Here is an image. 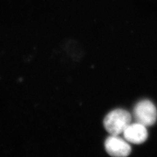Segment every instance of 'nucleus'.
Masks as SVG:
<instances>
[{"label":"nucleus","mask_w":157,"mask_h":157,"mask_svg":"<svg viewBox=\"0 0 157 157\" xmlns=\"http://www.w3.org/2000/svg\"><path fill=\"white\" fill-rule=\"evenodd\" d=\"M125 140L134 144L144 143L147 140L148 133L146 126L138 122L130 124L123 132Z\"/></svg>","instance_id":"4"},{"label":"nucleus","mask_w":157,"mask_h":157,"mask_svg":"<svg viewBox=\"0 0 157 157\" xmlns=\"http://www.w3.org/2000/svg\"><path fill=\"white\" fill-rule=\"evenodd\" d=\"M104 126L111 135L119 136L131 124V115L124 109H115L105 117Z\"/></svg>","instance_id":"1"},{"label":"nucleus","mask_w":157,"mask_h":157,"mask_svg":"<svg viewBox=\"0 0 157 157\" xmlns=\"http://www.w3.org/2000/svg\"><path fill=\"white\" fill-rule=\"evenodd\" d=\"M137 122L145 126L155 124L157 118V111L155 105L149 100H143L137 104L134 110Z\"/></svg>","instance_id":"2"},{"label":"nucleus","mask_w":157,"mask_h":157,"mask_svg":"<svg viewBox=\"0 0 157 157\" xmlns=\"http://www.w3.org/2000/svg\"><path fill=\"white\" fill-rule=\"evenodd\" d=\"M107 152L113 157H126L131 153V147L126 140L118 136L111 135L105 140Z\"/></svg>","instance_id":"3"}]
</instances>
